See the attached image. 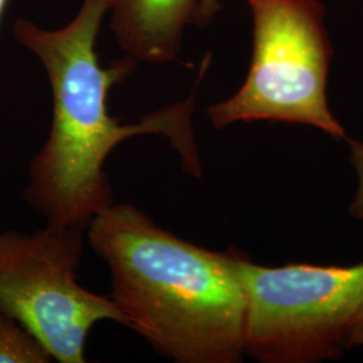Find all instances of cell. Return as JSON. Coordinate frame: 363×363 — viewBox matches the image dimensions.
Segmentation results:
<instances>
[{"instance_id": "9c48e42d", "label": "cell", "mask_w": 363, "mask_h": 363, "mask_svg": "<svg viewBox=\"0 0 363 363\" xmlns=\"http://www.w3.org/2000/svg\"><path fill=\"white\" fill-rule=\"evenodd\" d=\"M220 0H198V9L195 13L194 23L205 26L213 21L216 13L220 11Z\"/></svg>"}, {"instance_id": "30bf717a", "label": "cell", "mask_w": 363, "mask_h": 363, "mask_svg": "<svg viewBox=\"0 0 363 363\" xmlns=\"http://www.w3.org/2000/svg\"><path fill=\"white\" fill-rule=\"evenodd\" d=\"M350 347H363V310L351 337Z\"/></svg>"}, {"instance_id": "277c9868", "label": "cell", "mask_w": 363, "mask_h": 363, "mask_svg": "<svg viewBox=\"0 0 363 363\" xmlns=\"http://www.w3.org/2000/svg\"><path fill=\"white\" fill-rule=\"evenodd\" d=\"M244 351L264 363L333 359L350 349L363 310V264L262 267L237 252Z\"/></svg>"}, {"instance_id": "3957f363", "label": "cell", "mask_w": 363, "mask_h": 363, "mask_svg": "<svg viewBox=\"0 0 363 363\" xmlns=\"http://www.w3.org/2000/svg\"><path fill=\"white\" fill-rule=\"evenodd\" d=\"M253 52L247 79L232 97L211 105L214 128L235 123L303 124L345 139L327 101L333 45L319 0H245Z\"/></svg>"}, {"instance_id": "ba28073f", "label": "cell", "mask_w": 363, "mask_h": 363, "mask_svg": "<svg viewBox=\"0 0 363 363\" xmlns=\"http://www.w3.org/2000/svg\"><path fill=\"white\" fill-rule=\"evenodd\" d=\"M351 163L358 175V191L350 206V214L355 220H363V143L350 140Z\"/></svg>"}, {"instance_id": "7a4b0ae2", "label": "cell", "mask_w": 363, "mask_h": 363, "mask_svg": "<svg viewBox=\"0 0 363 363\" xmlns=\"http://www.w3.org/2000/svg\"><path fill=\"white\" fill-rule=\"evenodd\" d=\"M111 274L124 327L177 363H235L245 355V296L237 252L198 247L130 203H112L86 229Z\"/></svg>"}, {"instance_id": "5b68a950", "label": "cell", "mask_w": 363, "mask_h": 363, "mask_svg": "<svg viewBox=\"0 0 363 363\" xmlns=\"http://www.w3.org/2000/svg\"><path fill=\"white\" fill-rule=\"evenodd\" d=\"M85 233L49 223L33 234L0 232V310L61 363L85 362L86 339L99 322L124 325L109 295L78 283Z\"/></svg>"}, {"instance_id": "8fae6325", "label": "cell", "mask_w": 363, "mask_h": 363, "mask_svg": "<svg viewBox=\"0 0 363 363\" xmlns=\"http://www.w3.org/2000/svg\"><path fill=\"white\" fill-rule=\"evenodd\" d=\"M7 4H9V0H0V22H1V18H3V15H4Z\"/></svg>"}, {"instance_id": "6da1fadb", "label": "cell", "mask_w": 363, "mask_h": 363, "mask_svg": "<svg viewBox=\"0 0 363 363\" xmlns=\"http://www.w3.org/2000/svg\"><path fill=\"white\" fill-rule=\"evenodd\" d=\"M111 4L112 0H84L74 19L58 30H45L23 18L13 23L15 38L40 61L52 93V128L30 163L23 198L46 223L84 232L113 203L105 163L127 139L163 135L186 172L202 175L191 121L194 93L138 123L121 124L111 116L109 91L136 66L130 57L108 67L99 61L96 39Z\"/></svg>"}, {"instance_id": "8992f818", "label": "cell", "mask_w": 363, "mask_h": 363, "mask_svg": "<svg viewBox=\"0 0 363 363\" xmlns=\"http://www.w3.org/2000/svg\"><path fill=\"white\" fill-rule=\"evenodd\" d=\"M198 0H112L111 28L135 61L167 64L178 58L184 27L194 23Z\"/></svg>"}, {"instance_id": "52a82bcc", "label": "cell", "mask_w": 363, "mask_h": 363, "mask_svg": "<svg viewBox=\"0 0 363 363\" xmlns=\"http://www.w3.org/2000/svg\"><path fill=\"white\" fill-rule=\"evenodd\" d=\"M52 355L23 325L0 310V363H50Z\"/></svg>"}]
</instances>
